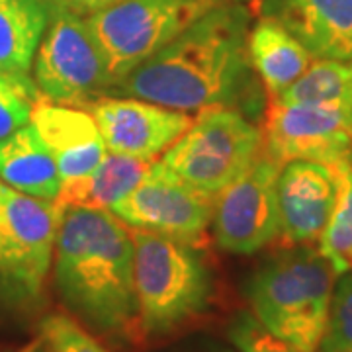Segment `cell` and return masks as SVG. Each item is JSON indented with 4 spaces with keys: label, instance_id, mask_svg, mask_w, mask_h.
Listing matches in <instances>:
<instances>
[{
    "label": "cell",
    "instance_id": "cell-22",
    "mask_svg": "<svg viewBox=\"0 0 352 352\" xmlns=\"http://www.w3.org/2000/svg\"><path fill=\"white\" fill-rule=\"evenodd\" d=\"M315 352H352V272L335 284L327 323Z\"/></svg>",
    "mask_w": 352,
    "mask_h": 352
},
{
    "label": "cell",
    "instance_id": "cell-9",
    "mask_svg": "<svg viewBox=\"0 0 352 352\" xmlns=\"http://www.w3.org/2000/svg\"><path fill=\"white\" fill-rule=\"evenodd\" d=\"M263 151L280 166L292 161L352 164V104H284L270 100Z\"/></svg>",
    "mask_w": 352,
    "mask_h": 352
},
{
    "label": "cell",
    "instance_id": "cell-28",
    "mask_svg": "<svg viewBox=\"0 0 352 352\" xmlns=\"http://www.w3.org/2000/svg\"><path fill=\"white\" fill-rule=\"evenodd\" d=\"M18 352H50L43 344H30V346H25V349H22V351Z\"/></svg>",
    "mask_w": 352,
    "mask_h": 352
},
{
    "label": "cell",
    "instance_id": "cell-7",
    "mask_svg": "<svg viewBox=\"0 0 352 352\" xmlns=\"http://www.w3.org/2000/svg\"><path fill=\"white\" fill-rule=\"evenodd\" d=\"M61 210L4 186L0 208V298L8 305H36L53 264Z\"/></svg>",
    "mask_w": 352,
    "mask_h": 352
},
{
    "label": "cell",
    "instance_id": "cell-3",
    "mask_svg": "<svg viewBox=\"0 0 352 352\" xmlns=\"http://www.w3.org/2000/svg\"><path fill=\"white\" fill-rule=\"evenodd\" d=\"M337 274L314 245L284 247L245 284L251 314L266 331L315 352L327 323Z\"/></svg>",
    "mask_w": 352,
    "mask_h": 352
},
{
    "label": "cell",
    "instance_id": "cell-21",
    "mask_svg": "<svg viewBox=\"0 0 352 352\" xmlns=\"http://www.w3.org/2000/svg\"><path fill=\"white\" fill-rule=\"evenodd\" d=\"M335 175L339 186L337 204L325 231L317 241V249L339 278L352 272V164L335 166Z\"/></svg>",
    "mask_w": 352,
    "mask_h": 352
},
{
    "label": "cell",
    "instance_id": "cell-24",
    "mask_svg": "<svg viewBox=\"0 0 352 352\" xmlns=\"http://www.w3.org/2000/svg\"><path fill=\"white\" fill-rule=\"evenodd\" d=\"M39 335L50 352H110L75 317L65 314L45 315L39 323Z\"/></svg>",
    "mask_w": 352,
    "mask_h": 352
},
{
    "label": "cell",
    "instance_id": "cell-8",
    "mask_svg": "<svg viewBox=\"0 0 352 352\" xmlns=\"http://www.w3.org/2000/svg\"><path fill=\"white\" fill-rule=\"evenodd\" d=\"M41 100L85 108L113 87L108 65L85 16L50 6V22L34 59Z\"/></svg>",
    "mask_w": 352,
    "mask_h": 352
},
{
    "label": "cell",
    "instance_id": "cell-14",
    "mask_svg": "<svg viewBox=\"0 0 352 352\" xmlns=\"http://www.w3.org/2000/svg\"><path fill=\"white\" fill-rule=\"evenodd\" d=\"M261 10L314 59L352 63V0H263Z\"/></svg>",
    "mask_w": 352,
    "mask_h": 352
},
{
    "label": "cell",
    "instance_id": "cell-13",
    "mask_svg": "<svg viewBox=\"0 0 352 352\" xmlns=\"http://www.w3.org/2000/svg\"><path fill=\"white\" fill-rule=\"evenodd\" d=\"M337 175L327 164L292 161L278 175L280 245H314L337 204Z\"/></svg>",
    "mask_w": 352,
    "mask_h": 352
},
{
    "label": "cell",
    "instance_id": "cell-12",
    "mask_svg": "<svg viewBox=\"0 0 352 352\" xmlns=\"http://www.w3.org/2000/svg\"><path fill=\"white\" fill-rule=\"evenodd\" d=\"M88 112L108 151L145 161H153L175 145L196 120L188 112L127 96H102L88 104Z\"/></svg>",
    "mask_w": 352,
    "mask_h": 352
},
{
    "label": "cell",
    "instance_id": "cell-1",
    "mask_svg": "<svg viewBox=\"0 0 352 352\" xmlns=\"http://www.w3.org/2000/svg\"><path fill=\"white\" fill-rule=\"evenodd\" d=\"M249 14L219 4L133 69L106 96H127L180 112L215 106L258 108L247 50Z\"/></svg>",
    "mask_w": 352,
    "mask_h": 352
},
{
    "label": "cell",
    "instance_id": "cell-17",
    "mask_svg": "<svg viewBox=\"0 0 352 352\" xmlns=\"http://www.w3.org/2000/svg\"><path fill=\"white\" fill-rule=\"evenodd\" d=\"M247 50L252 69L266 88L268 100H274L288 90L314 61L286 28L266 16L249 32Z\"/></svg>",
    "mask_w": 352,
    "mask_h": 352
},
{
    "label": "cell",
    "instance_id": "cell-23",
    "mask_svg": "<svg viewBox=\"0 0 352 352\" xmlns=\"http://www.w3.org/2000/svg\"><path fill=\"white\" fill-rule=\"evenodd\" d=\"M38 98V88L28 76L0 75V139L30 122Z\"/></svg>",
    "mask_w": 352,
    "mask_h": 352
},
{
    "label": "cell",
    "instance_id": "cell-15",
    "mask_svg": "<svg viewBox=\"0 0 352 352\" xmlns=\"http://www.w3.org/2000/svg\"><path fill=\"white\" fill-rule=\"evenodd\" d=\"M30 124L53 155L61 184L87 176L108 153L92 113L85 108L38 100Z\"/></svg>",
    "mask_w": 352,
    "mask_h": 352
},
{
    "label": "cell",
    "instance_id": "cell-29",
    "mask_svg": "<svg viewBox=\"0 0 352 352\" xmlns=\"http://www.w3.org/2000/svg\"><path fill=\"white\" fill-rule=\"evenodd\" d=\"M4 186H6V184L0 180V208H2V194H4Z\"/></svg>",
    "mask_w": 352,
    "mask_h": 352
},
{
    "label": "cell",
    "instance_id": "cell-5",
    "mask_svg": "<svg viewBox=\"0 0 352 352\" xmlns=\"http://www.w3.org/2000/svg\"><path fill=\"white\" fill-rule=\"evenodd\" d=\"M263 153V129L239 110L215 106L201 110L163 161L194 188L217 198Z\"/></svg>",
    "mask_w": 352,
    "mask_h": 352
},
{
    "label": "cell",
    "instance_id": "cell-10",
    "mask_svg": "<svg viewBox=\"0 0 352 352\" xmlns=\"http://www.w3.org/2000/svg\"><path fill=\"white\" fill-rule=\"evenodd\" d=\"M215 198L194 188L166 164L151 163V168L112 212L131 229L159 233L198 247L212 226Z\"/></svg>",
    "mask_w": 352,
    "mask_h": 352
},
{
    "label": "cell",
    "instance_id": "cell-25",
    "mask_svg": "<svg viewBox=\"0 0 352 352\" xmlns=\"http://www.w3.org/2000/svg\"><path fill=\"white\" fill-rule=\"evenodd\" d=\"M227 337L239 352H302L266 331L249 311H241L233 317Z\"/></svg>",
    "mask_w": 352,
    "mask_h": 352
},
{
    "label": "cell",
    "instance_id": "cell-20",
    "mask_svg": "<svg viewBox=\"0 0 352 352\" xmlns=\"http://www.w3.org/2000/svg\"><path fill=\"white\" fill-rule=\"evenodd\" d=\"M274 100L284 104H352V63L314 59L307 71Z\"/></svg>",
    "mask_w": 352,
    "mask_h": 352
},
{
    "label": "cell",
    "instance_id": "cell-26",
    "mask_svg": "<svg viewBox=\"0 0 352 352\" xmlns=\"http://www.w3.org/2000/svg\"><path fill=\"white\" fill-rule=\"evenodd\" d=\"M120 0H47L50 6H55V8H63V10H69V12H75L78 16H92L98 10H104L108 6H112Z\"/></svg>",
    "mask_w": 352,
    "mask_h": 352
},
{
    "label": "cell",
    "instance_id": "cell-11",
    "mask_svg": "<svg viewBox=\"0 0 352 352\" xmlns=\"http://www.w3.org/2000/svg\"><path fill=\"white\" fill-rule=\"evenodd\" d=\"M280 164L266 153L229 184L214 206L215 243L229 252L252 254L280 237L278 175Z\"/></svg>",
    "mask_w": 352,
    "mask_h": 352
},
{
    "label": "cell",
    "instance_id": "cell-4",
    "mask_svg": "<svg viewBox=\"0 0 352 352\" xmlns=\"http://www.w3.org/2000/svg\"><path fill=\"white\" fill-rule=\"evenodd\" d=\"M131 231L139 327L147 337H161L208 307L212 274L188 243L143 229Z\"/></svg>",
    "mask_w": 352,
    "mask_h": 352
},
{
    "label": "cell",
    "instance_id": "cell-16",
    "mask_svg": "<svg viewBox=\"0 0 352 352\" xmlns=\"http://www.w3.org/2000/svg\"><path fill=\"white\" fill-rule=\"evenodd\" d=\"M0 180L22 194L53 201L61 190L57 163L30 122L0 139Z\"/></svg>",
    "mask_w": 352,
    "mask_h": 352
},
{
    "label": "cell",
    "instance_id": "cell-27",
    "mask_svg": "<svg viewBox=\"0 0 352 352\" xmlns=\"http://www.w3.org/2000/svg\"><path fill=\"white\" fill-rule=\"evenodd\" d=\"M186 352H239L233 344L231 346H223L219 342H204V344H198V346H192L190 351Z\"/></svg>",
    "mask_w": 352,
    "mask_h": 352
},
{
    "label": "cell",
    "instance_id": "cell-30",
    "mask_svg": "<svg viewBox=\"0 0 352 352\" xmlns=\"http://www.w3.org/2000/svg\"><path fill=\"white\" fill-rule=\"evenodd\" d=\"M237 2H243V0H237Z\"/></svg>",
    "mask_w": 352,
    "mask_h": 352
},
{
    "label": "cell",
    "instance_id": "cell-2",
    "mask_svg": "<svg viewBox=\"0 0 352 352\" xmlns=\"http://www.w3.org/2000/svg\"><path fill=\"white\" fill-rule=\"evenodd\" d=\"M53 264L65 305L88 327L124 339L139 323L133 231L112 210L63 208Z\"/></svg>",
    "mask_w": 352,
    "mask_h": 352
},
{
    "label": "cell",
    "instance_id": "cell-18",
    "mask_svg": "<svg viewBox=\"0 0 352 352\" xmlns=\"http://www.w3.org/2000/svg\"><path fill=\"white\" fill-rule=\"evenodd\" d=\"M149 168L151 161L108 151L87 176L63 182L53 201L59 210L69 206L112 210L118 201L138 186Z\"/></svg>",
    "mask_w": 352,
    "mask_h": 352
},
{
    "label": "cell",
    "instance_id": "cell-19",
    "mask_svg": "<svg viewBox=\"0 0 352 352\" xmlns=\"http://www.w3.org/2000/svg\"><path fill=\"white\" fill-rule=\"evenodd\" d=\"M47 22V0H0V75L28 76Z\"/></svg>",
    "mask_w": 352,
    "mask_h": 352
},
{
    "label": "cell",
    "instance_id": "cell-6",
    "mask_svg": "<svg viewBox=\"0 0 352 352\" xmlns=\"http://www.w3.org/2000/svg\"><path fill=\"white\" fill-rule=\"evenodd\" d=\"M219 4L221 0H120L88 16L113 87Z\"/></svg>",
    "mask_w": 352,
    "mask_h": 352
}]
</instances>
